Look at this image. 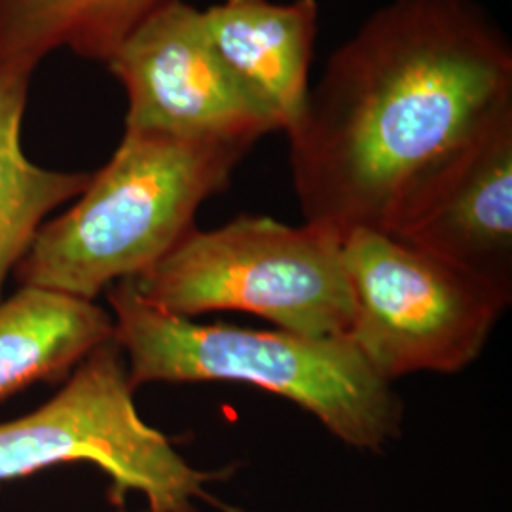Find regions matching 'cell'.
Segmentation results:
<instances>
[{"label":"cell","mask_w":512,"mask_h":512,"mask_svg":"<svg viewBox=\"0 0 512 512\" xmlns=\"http://www.w3.org/2000/svg\"><path fill=\"white\" fill-rule=\"evenodd\" d=\"M512 107V50L473 0H393L336 50L289 135L308 224L389 232L440 165Z\"/></svg>","instance_id":"cell-1"},{"label":"cell","mask_w":512,"mask_h":512,"mask_svg":"<svg viewBox=\"0 0 512 512\" xmlns=\"http://www.w3.org/2000/svg\"><path fill=\"white\" fill-rule=\"evenodd\" d=\"M109 302L133 389L156 382L256 385L298 404L351 448L382 452L401 437V397L349 338L194 323L145 302L129 279L110 287Z\"/></svg>","instance_id":"cell-2"},{"label":"cell","mask_w":512,"mask_h":512,"mask_svg":"<svg viewBox=\"0 0 512 512\" xmlns=\"http://www.w3.org/2000/svg\"><path fill=\"white\" fill-rule=\"evenodd\" d=\"M253 139H183L126 129L69 211L38 228L14 268L23 287L92 300L145 274L192 230Z\"/></svg>","instance_id":"cell-3"},{"label":"cell","mask_w":512,"mask_h":512,"mask_svg":"<svg viewBox=\"0 0 512 512\" xmlns=\"http://www.w3.org/2000/svg\"><path fill=\"white\" fill-rule=\"evenodd\" d=\"M129 281L145 302L186 319L241 311L315 338H348L351 329L342 236L308 222L241 215L215 230L192 228Z\"/></svg>","instance_id":"cell-4"},{"label":"cell","mask_w":512,"mask_h":512,"mask_svg":"<svg viewBox=\"0 0 512 512\" xmlns=\"http://www.w3.org/2000/svg\"><path fill=\"white\" fill-rule=\"evenodd\" d=\"M124 351L112 338L76 366L50 403L0 423V484L59 463L86 461L110 478V501L145 495L150 512H200L196 501L222 507L205 490L219 473L186 463L169 439L139 416Z\"/></svg>","instance_id":"cell-5"},{"label":"cell","mask_w":512,"mask_h":512,"mask_svg":"<svg viewBox=\"0 0 512 512\" xmlns=\"http://www.w3.org/2000/svg\"><path fill=\"white\" fill-rule=\"evenodd\" d=\"M348 338L385 382L475 363L511 302L473 275L376 230L342 236Z\"/></svg>","instance_id":"cell-6"},{"label":"cell","mask_w":512,"mask_h":512,"mask_svg":"<svg viewBox=\"0 0 512 512\" xmlns=\"http://www.w3.org/2000/svg\"><path fill=\"white\" fill-rule=\"evenodd\" d=\"M107 67L128 93L131 131L258 141L279 129L222 61L203 12L183 0H169L137 23Z\"/></svg>","instance_id":"cell-7"},{"label":"cell","mask_w":512,"mask_h":512,"mask_svg":"<svg viewBox=\"0 0 512 512\" xmlns=\"http://www.w3.org/2000/svg\"><path fill=\"white\" fill-rule=\"evenodd\" d=\"M512 300V107L421 184L387 232Z\"/></svg>","instance_id":"cell-8"},{"label":"cell","mask_w":512,"mask_h":512,"mask_svg":"<svg viewBox=\"0 0 512 512\" xmlns=\"http://www.w3.org/2000/svg\"><path fill=\"white\" fill-rule=\"evenodd\" d=\"M203 18L222 61L287 133L310 95L317 0H224Z\"/></svg>","instance_id":"cell-9"},{"label":"cell","mask_w":512,"mask_h":512,"mask_svg":"<svg viewBox=\"0 0 512 512\" xmlns=\"http://www.w3.org/2000/svg\"><path fill=\"white\" fill-rule=\"evenodd\" d=\"M112 338L114 319L92 300L23 287L0 302V401L67 378Z\"/></svg>","instance_id":"cell-10"},{"label":"cell","mask_w":512,"mask_h":512,"mask_svg":"<svg viewBox=\"0 0 512 512\" xmlns=\"http://www.w3.org/2000/svg\"><path fill=\"white\" fill-rule=\"evenodd\" d=\"M169 0H0V78L31 74L59 48L107 63L131 29Z\"/></svg>","instance_id":"cell-11"},{"label":"cell","mask_w":512,"mask_h":512,"mask_svg":"<svg viewBox=\"0 0 512 512\" xmlns=\"http://www.w3.org/2000/svg\"><path fill=\"white\" fill-rule=\"evenodd\" d=\"M29 84L31 74L0 78V293L46 215L78 198L92 177L50 171L27 160L21 148V126Z\"/></svg>","instance_id":"cell-12"},{"label":"cell","mask_w":512,"mask_h":512,"mask_svg":"<svg viewBox=\"0 0 512 512\" xmlns=\"http://www.w3.org/2000/svg\"><path fill=\"white\" fill-rule=\"evenodd\" d=\"M122 512H126V511H122ZM143 512H150V511H143Z\"/></svg>","instance_id":"cell-13"}]
</instances>
